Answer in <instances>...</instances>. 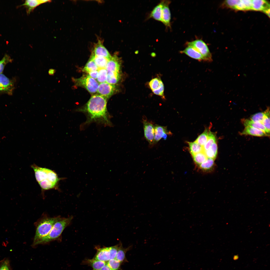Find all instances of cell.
Segmentation results:
<instances>
[{"label": "cell", "instance_id": "1", "mask_svg": "<svg viewBox=\"0 0 270 270\" xmlns=\"http://www.w3.org/2000/svg\"><path fill=\"white\" fill-rule=\"evenodd\" d=\"M107 99L99 94L92 95L84 106L73 110L82 112L86 117V121L82 124V128L95 122L104 126H112L111 116L107 108Z\"/></svg>", "mask_w": 270, "mask_h": 270}, {"label": "cell", "instance_id": "2", "mask_svg": "<svg viewBox=\"0 0 270 270\" xmlns=\"http://www.w3.org/2000/svg\"><path fill=\"white\" fill-rule=\"evenodd\" d=\"M60 216L54 217L44 216L36 223V232L32 246H35L36 243L47 236L52 229L54 224Z\"/></svg>", "mask_w": 270, "mask_h": 270}, {"label": "cell", "instance_id": "3", "mask_svg": "<svg viewBox=\"0 0 270 270\" xmlns=\"http://www.w3.org/2000/svg\"><path fill=\"white\" fill-rule=\"evenodd\" d=\"M73 218L72 216L67 218L60 217L55 223L48 234L37 242L35 246L40 244H48L58 239L64 229L69 225Z\"/></svg>", "mask_w": 270, "mask_h": 270}, {"label": "cell", "instance_id": "4", "mask_svg": "<svg viewBox=\"0 0 270 270\" xmlns=\"http://www.w3.org/2000/svg\"><path fill=\"white\" fill-rule=\"evenodd\" d=\"M38 183L44 181L50 182L58 185L60 180L56 173L54 171L45 168L38 166L35 164L31 166Z\"/></svg>", "mask_w": 270, "mask_h": 270}, {"label": "cell", "instance_id": "5", "mask_svg": "<svg viewBox=\"0 0 270 270\" xmlns=\"http://www.w3.org/2000/svg\"><path fill=\"white\" fill-rule=\"evenodd\" d=\"M76 86L82 87L91 93L97 92L99 84L95 79L88 75H84L78 78H72Z\"/></svg>", "mask_w": 270, "mask_h": 270}, {"label": "cell", "instance_id": "6", "mask_svg": "<svg viewBox=\"0 0 270 270\" xmlns=\"http://www.w3.org/2000/svg\"><path fill=\"white\" fill-rule=\"evenodd\" d=\"M187 46L192 47L197 50L204 58L205 61L212 60V54L206 44L202 40L197 39L186 42Z\"/></svg>", "mask_w": 270, "mask_h": 270}, {"label": "cell", "instance_id": "7", "mask_svg": "<svg viewBox=\"0 0 270 270\" xmlns=\"http://www.w3.org/2000/svg\"><path fill=\"white\" fill-rule=\"evenodd\" d=\"M14 88V81L2 74H0V94L12 95Z\"/></svg>", "mask_w": 270, "mask_h": 270}, {"label": "cell", "instance_id": "8", "mask_svg": "<svg viewBox=\"0 0 270 270\" xmlns=\"http://www.w3.org/2000/svg\"><path fill=\"white\" fill-rule=\"evenodd\" d=\"M143 123L144 137L152 148L154 145V126L146 120H143Z\"/></svg>", "mask_w": 270, "mask_h": 270}, {"label": "cell", "instance_id": "9", "mask_svg": "<svg viewBox=\"0 0 270 270\" xmlns=\"http://www.w3.org/2000/svg\"><path fill=\"white\" fill-rule=\"evenodd\" d=\"M149 86L153 92L155 94L164 98V87L162 80L156 78L152 79L149 82Z\"/></svg>", "mask_w": 270, "mask_h": 270}, {"label": "cell", "instance_id": "10", "mask_svg": "<svg viewBox=\"0 0 270 270\" xmlns=\"http://www.w3.org/2000/svg\"><path fill=\"white\" fill-rule=\"evenodd\" d=\"M116 89L114 85L105 82L99 84L97 92L99 94L107 99L113 94Z\"/></svg>", "mask_w": 270, "mask_h": 270}, {"label": "cell", "instance_id": "11", "mask_svg": "<svg viewBox=\"0 0 270 270\" xmlns=\"http://www.w3.org/2000/svg\"><path fill=\"white\" fill-rule=\"evenodd\" d=\"M161 2L162 5V22L166 28H171V14L169 5L171 2L169 0H162Z\"/></svg>", "mask_w": 270, "mask_h": 270}, {"label": "cell", "instance_id": "12", "mask_svg": "<svg viewBox=\"0 0 270 270\" xmlns=\"http://www.w3.org/2000/svg\"><path fill=\"white\" fill-rule=\"evenodd\" d=\"M92 53L96 56L104 57L108 60L112 57L103 45L102 41L100 40H98L97 42L95 44Z\"/></svg>", "mask_w": 270, "mask_h": 270}, {"label": "cell", "instance_id": "13", "mask_svg": "<svg viewBox=\"0 0 270 270\" xmlns=\"http://www.w3.org/2000/svg\"><path fill=\"white\" fill-rule=\"evenodd\" d=\"M252 2V10L262 11L270 16V4L268 2L263 0H253Z\"/></svg>", "mask_w": 270, "mask_h": 270}, {"label": "cell", "instance_id": "14", "mask_svg": "<svg viewBox=\"0 0 270 270\" xmlns=\"http://www.w3.org/2000/svg\"><path fill=\"white\" fill-rule=\"evenodd\" d=\"M120 58L114 54L108 60L106 69L108 72H120Z\"/></svg>", "mask_w": 270, "mask_h": 270}, {"label": "cell", "instance_id": "15", "mask_svg": "<svg viewBox=\"0 0 270 270\" xmlns=\"http://www.w3.org/2000/svg\"><path fill=\"white\" fill-rule=\"evenodd\" d=\"M95 248L96 250V252L94 258L106 262L110 260L109 247L101 248L96 246Z\"/></svg>", "mask_w": 270, "mask_h": 270}, {"label": "cell", "instance_id": "16", "mask_svg": "<svg viewBox=\"0 0 270 270\" xmlns=\"http://www.w3.org/2000/svg\"><path fill=\"white\" fill-rule=\"evenodd\" d=\"M154 145L156 144L161 138L165 140L167 135L170 134V132L167 130L166 127L156 124L154 126Z\"/></svg>", "mask_w": 270, "mask_h": 270}, {"label": "cell", "instance_id": "17", "mask_svg": "<svg viewBox=\"0 0 270 270\" xmlns=\"http://www.w3.org/2000/svg\"><path fill=\"white\" fill-rule=\"evenodd\" d=\"M51 1L50 0H27L20 6H24L26 8L27 14H29L39 5Z\"/></svg>", "mask_w": 270, "mask_h": 270}, {"label": "cell", "instance_id": "18", "mask_svg": "<svg viewBox=\"0 0 270 270\" xmlns=\"http://www.w3.org/2000/svg\"><path fill=\"white\" fill-rule=\"evenodd\" d=\"M180 52L200 61L205 60L203 56L195 48L191 46H187L184 50L180 51Z\"/></svg>", "mask_w": 270, "mask_h": 270}, {"label": "cell", "instance_id": "19", "mask_svg": "<svg viewBox=\"0 0 270 270\" xmlns=\"http://www.w3.org/2000/svg\"><path fill=\"white\" fill-rule=\"evenodd\" d=\"M119 245L118 250L116 259L120 262L121 263L128 262V261L126 257L127 252L130 250L132 246H130L126 248H124L121 242H120Z\"/></svg>", "mask_w": 270, "mask_h": 270}, {"label": "cell", "instance_id": "20", "mask_svg": "<svg viewBox=\"0 0 270 270\" xmlns=\"http://www.w3.org/2000/svg\"><path fill=\"white\" fill-rule=\"evenodd\" d=\"M241 134L260 137L267 136L266 134L262 130L249 126H245V128L241 133Z\"/></svg>", "mask_w": 270, "mask_h": 270}, {"label": "cell", "instance_id": "21", "mask_svg": "<svg viewBox=\"0 0 270 270\" xmlns=\"http://www.w3.org/2000/svg\"><path fill=\"white\" fill-rule=\"evenodd\" d=\"M242 122L245 126H249L260 129L265 133L267 136H270V132L261 123L255 122L248 119H244Z\"/></svg>", "mask_w": 270, "mask_h": 270}, {"label": "cell", "instance_id": "22", "mask_svg": "<svg viewBox=\"0 0 270 270\" xmlns=\"http://www.w3.org/2000/svg\"><path fill=\"white\" fill-rule=\"evenodd\" d=\"M162 5L161 2L156 5L149 14L148 19L153 18L162 22Z\"/></svg>", "mask_w": 270, "mask_h": 270}, {"label": "cell", "instance_id": "23", "mask_svg": "<svg viewBox=\"0 0 270 270\" xmlns=\"http://www.w3.org/2000/svg\"><path fill=\"white\" fill-rule=\"evenodd\" d=\"M233 9L242 10H252V0H238Z\"/></svg>", "mask_w": 270, "mask_h": 270}, {"label": "cell", "instance_id": "24", "mask_svg": "<svg viewBox=\"0 0 270 270\" xmlns=\"http://www.w3.org/2000/svg\"><path fill=\"white\" fill-rule=\"evenodd\" d=\"M84 264H87L91 266L93 270H100L106 264L104 262L96 260L93 258L92 259H86L83 262Z\"/></svg>", "mask_w": 270, "mask_h": 270}, {"label": "cell", "instance_id": "25", "mask_svg": "<svg viewBox=\"0 0 270 270\" xmlns=\"http://www.w3.org/2000/svg\"><path fill=\"white\" fill-rule=\"evenodd\" d=\"M121 77L120 72H108L106 81L108 83L114 85L119 82Z\"/></svg>", "mask_w": 270, "mask_h": 270}, {"label": "cell", "instance_id": "26", "mask_svg": "<svg viewBox=\"0 0 270 270\" xmlns=\"http://www.w3.org/2000/svg\"><path fill=\"white\" fill-rule=\"evenodd\" d=\"M90 58L94 61L99 69L106 68L108 60L104 58L96 56L92 53Z\"/></svg>", "mask_w": 270, "mask_h": 270}, {"label": "cell", "instance_id": "27", "mask_svg": "<svg viewBox=\"0 0 270 270\" xmlns=\"http://www.w3.org/2000/svg\"><path fill=\"white\" fill-rule=\"evenodd\" d=\"M218 147L216 142L214 143L207 150L204 152L208 158L215 159L217 156Z\"/></svg>", "mask_w": 270, "mask_h": 270}, {"label": "cell", "instance_id": "28", "mask_svg": "<svg viewBox=\"0 0 270 270\" xmlns=\"http://www.w3.org/2000/svg\"><path fill=\"white\" fill-rule=\"evenodd\" d=\"M190 152L192 156L204 152L203 146L199 144L195 141L193 142H188Z\"/></svg>", "mask_w": 270, "mask_h": 270}, {"label": "cell", "instance_id": "29", "mask_svg": "<svg viewBox=\"0 0 270 270\" xmlns=\"http://www.w3.org/2000/svg\"><path fill=\"white\" fill-rule=\"evenodd\" d=\"M209 130L206 128L195 141L199 144L203 146L207 142L208 137Z\"/></svg>", "mask_w": 270, "mask_h": 270}, {"label": "cell", "instance_id": "30", "mask_svg": "<svg viewBox=\"0 0 270 270\" xmlns=\"http://www.w3.org/2000/svg\"><path fill=\"white\" fill-rule=\"evenodd\" d=\"M216 142V138L215 135L214 133L209 130L207 141L203 146L204 152L208 150L210 146Z\"/></svg>", "mask_w": 270, "mask_h": 270}, {"label": "cell", "instance_id": "31", "mask_svg": "<svg viewBox=\"0 0 270 270\" xmlns=\"http://www.w3.org/2000/svg\"><path fill=\"white\" fill-rule=\"evenodd\" d=\"M98 69L94 61L90 58L86 64L83 70L88 73L91 72L98 70Z\"/></svg>", "mask_w": 270, "mask_h": 270}, {"label": "cell", "instance_id": "32", "mask_svg": "<svg viewBox=\"0 0 270 270\" xmlns=\"http://www.w3.org/2000/svg\"><path fill=\"white\" fill-rule=\"evenodd\" d=\"M192 156L194 162L199 166L204 162L208 158L204 152L195 154Z\"/></svg>", "mask_w": 270, "mask_h": 270}, {"label": "cell", "instance_id": "33", "mask_svg": "<svg viewBox=\"0 0 270 270\" xmlns=\"http://www.w3.org/2000/svg\"><path fill=\"white\" fill-rule=\"evenodd\" d=\"M214 160L212 158H207L204 162L199 165L200 168L204 170H210L214 166Z\"/></svg>", "mask_w": 270, "mask_h": 270}, {"label": "cell", "instance_id": "34", "mask_svg": "<svg viewBox=\"0 0 270 270\" xmlns=\"http://www.w3.org/2000/svg\"><path fill=\"white\" fill-rule=\"evenodd\" d=\"M112 270H120L121 263L116 259H110L106 262Z\"/></svg>", "mask_w": 270, "mask_h": 270}, {"label": "cell", "instance_id": "35", "mask_svg": "<svg viewBox=\"0 0 270 270\" xmlns=\"http://www.w3.org/2000/svg\"><path fill=\"white\" fill-rule=\"evenodd\" d=\"M98 74L97 78V81L100 83L106 81L108 72L106 68L98 69Z\"/></svg>", "mask_w": 270, "mask_h": 270}, {"label": "cell", "instance_id": "36", "mask_svg": "<svg viewBox=\"0 0 270 270\" xmlns=\"http://www.w3.org/2000/svg\"><path fill=\"white\" fill-rule=\"evenodd\" d=\"M12 59L8 55L5 54L2 59L0 60V74H2L4 67L8 64L12 62Z\"/></svg>", "mask_w": 270, "mask_h": 270}, {"label": "cell", "instance_id": "37", "mask_svg": "<svg viewBox=\"0 0 270 270\" xmlns=\"http://www.w3.org/2000/svg\"><path fill=\"white\" fill-rule=\"evenodd\" d=\"M264 117L262 124L270 132V111L269 108H268L264 112Z\"/></svg>", "mask_w": 270, "mask_h": 270}, {"label": "cell", "instance_id": "38", "mask_svg": "<svg viewBox=\"0 0 270 270\" xmlns=\"http://www.w3.org/2000/svg\"><path fill=\"white\" fill-rule=\"evenodd\" d=\"M265 115L264 112H258L252 115L250 117V120L253 122L262 124Z\"/></svg>", "mask_w": 270, "mask_h": 270}, {"label": "cell", "instance_id": "39", "mask_svg": "<svg viewBox=\"0 0 270 270\" xmlns=\"http://www.w3.org/2000/svg\"><path fill=\"white\" fill-rule=\"evenodd\" d=\"M119 245V244L115 246L109 247L110 260L116 259Z\"/></svg>", "mask_w": 270, "mask_h": 270}, {"label": "cell", "instance_id": "40", "mask_svg": "<svg viewBox=\"0 0 270 270\" xmlns=\"http://www.w3.org/2000/svg\"><path fill=\"white\" fill-rule=\"evenodd\" d=\"M0 270H12L10 262L8 259H4L0 262Z\"/></svg>", "mask_w": 270, "mask_h": 270}, {"label": "cell", "instance_id": "41", "mask_svg": "<svg viewBox=\"0 0 270 270\" xmlns=\"http://www.w3.org/2000/svg\"><path fill=\"white\" fill-rule=\"evenodd\" d=\"M88 75L91 77L95 79H97L98 74V70L91 72L88 73Z\"/></svg>", "mask_w": 270, "mask_h": 270}, {"label": "cell", "instance_id": "42", "mask_svg": "<svg viewBox=\"0 0 270 270\" xmlns=\"http://www.w3.org/2000/svg\"><path fill=\"white\" fill-rule=\"evenodd\" d=\"M56 72V70L53 68H50L48 70V74L50 76H54Z\"/></svg>", "mask_w": 270, "mask_h": 270}, {"label": "cell", "instance_id": "43", "mask_svg": "<svg viewBox=\"0 0 270 270\" xmlns=\"http://www.w3.org/2000/svg\"><path fill=\"white\" fill-rule=\"evenodd\" d=\"M100 270H112L106 264L104 265Z\"/></svg>", "mask_w": 270, "mask_h": 270}, {"label": "cell", "instance_id": "44", "mask_svg": "<svg viewBox=\"0 0 270 270\" xmlns=\"http://www.w3.org/2000/svg\"><path fill=\"white\" fill-rule=\"evenodd\" d=\"M239 258V256L238 254L234 255L233 257V259L234 260H238Z\"/></svg>", "mask_w": 270, "mask_h": 270}]
</instances>
